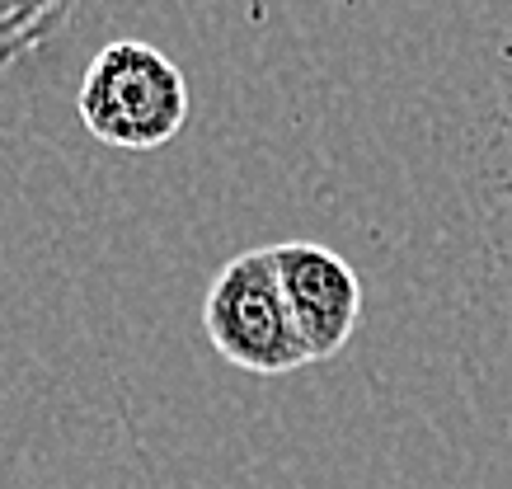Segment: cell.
<instances>
[{
  "instance_id": "cell-1",
  "label": "cell",
  "mask_w": 512,
  "mask_h": 489,
  "mask_svg": "<svg viewBox=\"0 0 512 489\" xmlns=\"http://www.w3.org/2000/svg\"><path fill=\"white\" fill-rule=\"evenodd\" d=\"M76 118L113 151H160L188 123V76L151 43L113 38L85 66Z\"/></svg>"
},
{
  "instance_id": "cell-2",
  "label": "cell",
  "mask_w": 512,
  "mask_h": 489,
  "mask_svg": "<svg viewBox=\"0 0 512 489\" xmlns=\"http://www.w3.org/2000/svg\"><path fill=\"white\" fill-rule=\"evenodd\" d=\"M202 330L221 358L249 377H287L311 363L282 297L273 250H245L221 264L202 297Z\"/></svg>"
},
{
  "instance_id": "cell-3",
  "label": "cell",
  "mask_w": 512,
  "mask_h": 489,
  "mask_svg": "<svg viewBox=\"0 0 512 489\" xmlns=\"http://www.w3.org/2000/svg\"><path fill=\"white\" fill-rule=\"evenodd\" d=\"M273 264H278L282 297H287L306 358L311 363L339 358L362 320V283H357L353 264L315 240L273 245Z\"/></svg>"
}]
</instances>
